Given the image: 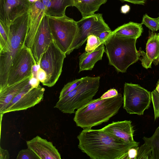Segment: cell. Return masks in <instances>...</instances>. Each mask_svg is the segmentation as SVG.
<instances>
[{
  "mask_svg": "<svg viewBox=\"0 0 159 159\" xmlns=\"http://www.w3.org/2000/svg\"><path fill=\"white\" fill-rule=\"evenodd\" d=\"M139 145L133 146L129 150L125 159H136Z\"/></svg>",
  "mask_w": 159,
  "mask_h": 159,
  "instance_id": "31",
  "label": "cell"
},
{
  "mask_svg": "<svg viewBox=\"0 0 159 159\" xmlns=\"http://www.w3.org/2000/svg\"><path fill=\"white\" fill-rule=\"evenodd\" d=\"M100 76H86L75 89L59 98L54 107L62 112L71 114L90 102L98 92L100 85Z\"/></svg>",
  "mask_w": 159,
  "mask_h": 159,
  "instance_id": "5",
  "label": "cell"
},
{
  "mask_svg": "<svg viewBox=\"0 0 159 159\" xmlns=\"http://www.w3.org/2000/svg\"><path fill=\"white\" fill-rule=\"evenodd\" d=\"M143 31L142 24L129 22L121 25L112 31V33L120 36L137 39Z\"/></svg>",
  "mask_w": 159,
  "mask_h": 159,
  "instance_id": "21",
  "label": "cell"
},
{
  "mask_svg": "<svg viewBox=\"0 0 159 159\" xmlns=\"http://www.w3.org/2000/svg\"><path fill=\"white\" fill-rule=\"evenodd\" d=\"M118 94L116 89H111L103 94L100 98L102 99L110 98L117 96Z\"/></svg>",
  "mask_w": 159,
  "mask_h": 159,
  "instance_id": "32",
  "label": "cell"
},
{
  "mask_svg": "<svg viewBox=\"0 0 159 159\" xmlns=\"http://www.w3.org/2000/svg\"><path fill=\"white\" fill-rule=\"evenodd\" d=\"M30 5L29 0H0V20L10 26L28 11Z\"/></svg>",
  "mask_w": 159,
  "mask_h": 159,
  "instance_id": "12",
  "label": "cell"
},
{
  "mask_svg": "<svg viewBox=\"0 0 159 159\" xmlns=\"http://www.w3.org/2000/svg\"><path fill=\"white\" fill-rule=\"evenodd\" d=\"M10 158V154L7 149H3L0 148V159H9Z\"/></svg>",
  "mask_w": 159,
  "mask_h": 159,
  "instance_id": "35",
  "label": "cell"
},
{
  "mask_svg": "<svg viewBox=\"0 0 159 159\" xmlns=\"http://www.w3.org/2000/svg\"><path fill=\"white\" fill-rule=\"evenodd\" d=\"M123 104V97L120 93L114 97L93 99L90 102L77 109L73 120L77 126L83 130L107 122L117 114Z\"/></svg>",
  "mask_w": 159,
  "mask_h": 159,
  "instance_id": "2",
  "label": "cell"
},
{
  "mask_svg": "<svg viewBox=\"0 0 159 159\" xmlns=\"http://www.w3.org/2000/svg\"><path fill=\"white\" fill-rule=\"evenodd\" d=\"M46 7L47 15L60 17L65 14L66 8L74 6L75 0H41Z\"/></svg>",
  "mask_w": 159,
  "mask_h": 159,
  "instance_id": "20",
  "label": "cell"
},
{
  "mask_svg": "<svg viewBox=\"0 0 159 159\" xmlns=\"http://www.w3.org/2000/svg\"><path fill=\"white\" fill-rule=\"evenodd\" d=\"M28 148L33 151L40 159H61V156L52 143L39 136L26 142Z\"/></svg>",
  "mask_w": 159,
  "mask_h": 159,
  "instance_id": "16",
  "label": "cell"
},
{
  "mask_svg": "<svg viewBox=\"0 0 159 159\" xmlns=\"http://www.w3.org/2000/svg\"><path fill=\"white\" fill-rule=\"evenodd\" d=\"M10 35V26L0 20V50L7 43Z\"/></svg>",
  "mask_w": 159,
  "mask_h": 159,
  "instance_id": "24",
  "label": "cell"
},
{
  "mask_svg": "<svg viewBox=\"0 0 159 159\" xmlns=\"http://www.w3.org/2000/svg\"><path fill=\"white\" fill-rule=\"evenodd\" d=\"M123 1H126L132 3L144 5V4L147 0H120Z\"/></svg>",
  "mask_w": 159,
  "mask_h": 159,
  "instance_id": "37",
  "label": "cell"
},
{
  "mask_svg": "<svg viewBox=\"0 0 159 159\" xmlns=\"http://www.w3.org/2000/svg\"><path fill=\"white\" fill-rule=\"evenodd\" d=\"M39 0H29L30 3H33L34 2H35Z\"/></svg>",
  "mask_w": 159,
  "mask_h": 159,
  "instance_id": "40",
  "label": "cell"
},
{
  "mask_svg": "<svg viewBox=\"0 0 159 159\" xmlns=\"http://www.w3.org/2000/svg\"><path fill=\"white\" fill-rule=\"evenodd\" d=\"M111 31H106L101 33L98 37L102 43H103L106 39L111 34Z\"/></svg>",
  "mask_w": 159,
  "mask_h": 159,
  "instance_id": "34",
  "label": "cell"
},
{
  "mask_svg": "<svg viewBox=\"0 0 159 159\" xmlns=\"http://www.w3.org/2000/svg\"><path fill=\"white\" fill-rule=\"evenodd\" d=\"M105 52L104 43H102L92 52H85L79 57V73L82 71L91 70L95 63L102 59Z\"/></svg>",
  "mask_w": 159,
  "mask_h": 159,
  "instance_id": "19",
  "label": "cell"
},
{
  "mask_svg": "<svg viewBox=\"0 0 159 159\" xmlns=\"http://www.w3.org/2000/svg\"><path fill=\"white\" fill-rule=\"evenodd\" d=\"M82 0H75V5L76 3L80 2ZM75 5H74V6H75Z\"/></svg>",
  "mask_w": 159,
  "mask_h": 159,
  "instance_id": "41",
  "label": "cell"
},
{
  "mask_svg": "<svg viewBox=\"0 0 159 159\" xmlns=\"http://www.w3.org/2000/svg\"><path fill=\"white\" fill-rule=\"evenodd\" d=\"M143 139L152 149V159H159V126L151 137H143Z\"/></svg>",
  "mask_w": 159,
  "mask_h": 159,
  "instance_id": "23",
  "label": "cell"
},
{
  "mask_svg": "<svg viewBox=\"0 0 159 159\" xmlns=\"http://www.w3.org/2000/svg\"><path fill=\"white\" fill-rule=\"evenodd\" d=\"M53 41L47 15L45 14L36 35L31 50L36 64Z\"/></svg>",
  "mask_w": 159,
  "mask_h": 159,
  "instance_id": "13",
  "label": "cell"
},
{
  "mask_svg": "<svg viewBox=\"0 0 159 159\" xmlns=\"http://www.w3.org/2000/svg\"><path fill=\"white\" fill-rule=\"evenodd\" d=\"M37 77L38 79L42 84L46 80V73L45 71L40 67L38 71Z\"/></svg>",
  "mask_w": 159,
  "mask_h": 159,
  "instance_id": "33",
  "label": "cell"
},
{
  "mask_svg": "<svg viewBox=\"0 0 159 159\" xmlns=\"http://www.w3.org/2000/svg\"><path fill=\"white\" fill-rule=\"evenodd\" d=\"M107 0H82L75 4L83 17L94 14L100 6L106 3Z\"/></svg>",
  "mask_w": 159,
  "mask_h": 159,
  "instance_id": "22",
  "label": "cell"
},
{
  "mask_svg": "<svg viewBox=\"0 0 159 159\" xmlns=\"http://www.w3.org/2000/svg\"><path fill=\"white\" fill-rule=\"evenodd\" d=\"M34 64H36L31 49L25 45L12 63L8 75L7 86L32 77V68Z\"/></svg>",
  "mask_w": 159,
  "mask_h": 159,
  "instance_id": "10",
  "label": "cell"
},
{
  "mask_svg": "<svg viewBox=\"0 0 159 159\" xmlns=\"http://www.w3.org/2000/svg\"><path fill=\"white\" fill-rule=\"evenodd\" d=\"M123 107L130 114L143 115L150 107L152 101L151 93L139 85L125 84Z\"/></svg>",
  "mask_w": 159,
  "mask_h": 159,
  "instance_id": "8",
  "label": "cell"
},
{
  "mask_svg": "<svg viewBox=\"0 0 159 159\" xmlns=\"http://www.w3.org/2000/svg\"><path fill=\"white\" fill-rule=\"evenodd\" d=\"M152 101V103L154 119L159 118V93L155 89L151 93Z\"/></svg>",
  "mask_w": 159,
  "mask_h": 159,
  "instance_id": "30",
  "label": "cell"
},
{
  "mask_svg": "<svg viewBox=\"0 0 159 159\" xmlns=\"http://www.w3.org/2000/svg\"><path fill=\"white\" fill-rule=\"evenodd\" d=\"M158 17H159V16H158Z\"/></svg>",
  "mask_w": 159,
  "mask_h": 159,
  "instance_id": "42",
  "label": "cell"
},
{
  "mask_svg": "<svg viewBox=\"0 0 159 159\" xmlns=\"http://www.w3.org/2000/svg\"><path fill=\"white\" fill-rule=\"evenodd\" d=\"M45 89L40 85L33 88L29 83L16 96L1 113L26 110L40 102L43 98Z\"/></svg>",
  "mask_w": 159,
  "mask_h": 159,
  "instance_id": "11",
  "label": "cell"
},
{
  "mask_svg": "<svg viewBox=\"0 0 159 159\" xmlns=\"http://www.w3.org/2000/svg\"><path fill=\"white\" fill-rule=\"evenodd\" d=\"M47 16L54 41L63 52L68 55L77 33V21L66 15L60 17Z\"/></svg>",
  "mask_w": 159,
  "mask_h": 159,
  "instance_id": "6",
  "label": "cell"
},
{
  "mask_svg": "<svg viewBox=\"0 0 159 159\" xmlns=\"http://www.w3.org/2000/svg\"><path fill=\"white\" fill-rule=\"evenodd\" d=\"M152 32H155L159 30V18H152L146 14L143 17L142 23Z\"/></svg>",
  "mask_w": 159,
  "mask_h": 159,
  "instance_id": "25",
  "label": "cell"
},
{
  "mask_svg": "<svg viewBox=\"0 0 159 159\" xmlns=\"http://www.w3.org/2000/svg\"><path fill=\"white\" fill-rule=\"evenodd\" d=\"M113 137L128 143H134V130L130 120L113 122L102 129Z\"/></svg>",
  "mask_w": 159,
  "mask_h": 159,
  "instance_id": "17",
  "label": "cell"
},
{
  "mask_svg": "<svg viewBox=\"0 0 159 159\" xmlns=\"http://www.w3.org/2000/svg\"><path fill=\"white\" fill-rule=\"evenodd\" d=\"M46 11V7L41 0L31 3L28 11V25L25 44L26 47L31 49L42 20L45 14Z\"/></svg>",
  "mask_w": 159,
  "mask_h": 159,
  "instance_id": "14",
  "label": "cell"
},
{
  "mask_svg": "<svg viewBox=\"0 0 159 159\" xmlns=\"http://www.w3.org/2000/svg\"><path fill=\"white\" fill-rule=\"evenodd\" d=\"M152 149L145 143L139 147L136 159H152Z\"/></svg>",
  "mask_w": 159,
  "mask_h": 159,
  "instance_id": "28",
  "label": "cell"
},
{
  "mask_svg": "<svg viewBox=\"0 0 159 159\" xmlns=\"http://www.w3.org/2000/svg\"><path fill=\"white\" fill-rule=\"evenodd\" d=\"M155 89L157 90V91L159 93V80H158L157 82V86H156V88Z\"/></svg>",
  "mask_w": 159,
  "mask_h": 159,
  "instance_id": "39",
  "label": "cell"
},
{
  "mask_svg": "<svg viewBox=\"0 0 159 159\" xmlns=\"http://www.w3.org/2000/svg\"><path fill=\"white\" fill-rule=\"evenodd\" d=\"M77 31L68 54L74 50L80 48L85 42L88 36L91 34L98 36L102 32L111 31L105 22L102 14H94L83 17L77 21Z\"/></svg>",
  "mask_w": 159,
  "mask_h": 159,
  "instance_id": "9",
  "label": "cell"
},
{
  "mask_svg": "<svg viewBox=\"0 0 159 159\" xmlns=\"http://www.w3.org/2000/svg\"><path fill=\"white\" fill-rule=\"evenodd\" d=\"M83 77L69 82L65 84L60 92L59 98H62L76 88L81 83Z\"/></svg>",
  "mask_w": 159,
  "mask_h": 159,
  "instance_id": "27",
  "label": "cell"
},
{
  "mask_svg": "<svg viewBox=\"0 0 159 159\" xmlns=\"http://www.w3.org/2000/svg\"><path fill=\"white\" fill-rule=\"evenodd\" d=\"M77 138L78 148L92 159H125L129 149L139 143H126L102 129L83 130Z\"/></svg>",
  "mask_w": 159,
  "mask_h": 159,
  "instance_id": "1",
  "label": "cell"
},
{
  "mask_svg": "<svg viewBox=\"0 0 159 159\" xmlns=\"http://www.w3.org/2000/svg\"><path fill=\"white\" fill-rule=\"evenodd\" d=\"M137 39L112 33L103 42L109 64L119 72L125 73L136 62L139 56L136 47Z\"/></svg>",
  "mask_w": 159,
  "mask_h": 159,
  "instance_id": "4",
  "label": "cell"
},
{
  "mask_svg": "<svg viewBox=\"0 0 159 159\" xmlns=\"http://www.w3.org/2000/svg\"><path fill=\"white\" fill-rule=\"evenodd\" d=\"M146 52L141 48L138 52L142 66L151 68L152 62L156 66L159 63V34L152 32L150 34L146 48Z\"/></svg>",
  "mask_w": 159,
  "mask_h": 159,
  "instance_id": "15",
  "label": "cell"
},
{
  "mask_svg": "<svg viewBox=\"0 0 159 159\" xmlns=\"http://www.w3.org/2000/svg\"><path fill=\"white\" fill-rule=\"evenodd\" d=\"M130 10V6L127 4L122 6L120 8L121 13L125 14L128 12Z\"/></svg>",
  "mask_w": 159,
  "mask_h": 159,
  "instance_id": "38",
  "label": "cell"
},
{
  "mask_svg": "<svg viewBox=\"0 0 159 159\" xmlns=\"http://www.w3.org/2000/svg\"><path fill=\"white\" fill-rule=\"evenodd\" d=\"M16 159H40L33 151L28 148L20 150L18 152Z\"/></svg>",
  "mask_w": 159,
  "mask_h": 159,
  "instance_id": "29",
  "label": "cell"
},
{
  "mask_svg": "<svg viewBox=\"0 0 159 159\" xmlns=\"http://www.w3.org/2000/svg\"><path fill=\"white\" fill-rule=\"evenodd\" d=\"M32 77L27 78L19 82L0 89V113L12 99L24 89Z\"/></svg>",
  "mask_w": 159,
  "mask_h": 159,
  "instance_id": "18",
  "label": "cell"
},
{
  "mask_svg": "<svg viewBox=\"0 0 159 159\" xmlns=\"http://www.w3.org/2000/svg\"><path fill=\"white\" fill-rule=\"evenodd\" d=\"M66 54L63 52L53 41L42 55L39 63L40 68L46 74V79L42 84L51 87L58 81L62 71Z\"/></svg>",
  "mask_w": 159,
  "mask_h": 159,
  "instance_id": "7",
  "label": "cell"
},
{
  "mask_svg": "<svg viewBox=\"0 0 159 159\" xmlns=\"http://www.w3.org/2000/svg\"><path fill=\"white\" fill-rule=\"evenodd\" d=\"M85 51L90 52L95 50L102 43L97 36L91 34L88 37Z\"/></svg>",
  "mask_w": 159,
  "mask_h": 159,
  "instance_id": "26",
  "label": "cell"
},
{
  "mask_svg": "<svg viewBox=\"0 0 159 159\" xmlns=\"http://www.w3.org/2000/svg\"><path fill=\"white\" fill-rule=\"evenodd\" d=\"M29 17L28 11L11 24L8 42L0 50V89L7 86L8 75L12 63L25 45Z\"/></svg>",
  "mask_w": 159,
  "mask_h": 159,
  "instance_id": "3",
  "label": "cell"
},
{
  "mask_svg": "<svg viewBox=\"0 0 159 159\" xmlns=\"http://www.w3.org/2000/svg\"><path fill=\"white\" fill-rule=\"evenodd\" d=\"M40 81L37 79L32 77L30 81V83L33 88H36L39 85Z\"/></svg>",
  "mask_w": 159,
  "mask_h": 159,
  "instance_id": "36",
  "label": "cell"
}]
</instances>
